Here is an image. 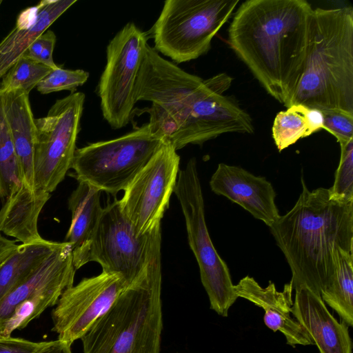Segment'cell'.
Here are the masks:
<instances>
[{
    "label": "cell",
    "instance_id": "cell-1",
    "mask_svg": "<svg viewBox=\"0 0 353 353\" xmlns=\"http://www.w3.org/2000/svg\"><path fill=\"white\" fill-rule=\"evenodd\" d=\"M232 78L219 73L205 80L163 58L148 44L135 83L138 101L152 103L149 123L176 150L230 132H254L252 119L223 93Z\"/></svg>",
    "mask_w": 353,
    "mask_h": 353
},
{
    "label": "cell",
    "instance_id": "cell-2",
    "mask_svg": "<svg viewBox=\"0 0 353 353\" xmlns=\"http://www.w3.org/2000/svg\"><path fill=\"white\" fill-rule=\"evenodd\" d=\"M313 10L305 0H247L228 28L231 49L286 108L303 71Z\"/></svg>",
    "mask_w": 353,
    "mask_h": 353
},
{
    "label": "cell",
    "instance_id": "cell-3",
    "mask_svg": "<svg viewBox=\"0 0 353 353\" xmlns=\"http://www.w3.org/2000/svg\"><path fill=\"white\" fill-rule=\"evenodd\" d=\"M302 192L294 205L270 228L290 268L292 290L305 286L321 296L332 277L337 248L353 253V201L332 200L329 190Z\"/></svg>",
    "mask_w": 353,
    "mask_h": 353
},
{
    "label": "cell",
    "instance_id": "cell-4",
    "mask_svg": "<svg viewBox=\"0 0 353 353\" xmlns=\"http://www.w3.org/2000/svg\"><path fill=\"white\" fill-rule=\"evenodd\" d=\"M293 105L353 115L352 7L314 9L303 71L288 107Z\"/></svg>",
    "mask_w": 353,
    "mask_h": 353
},
{
    "label": "cell",
    "instance_id": "cell-5",
    "mask_svg": "<svg viewBox=\"0 0 353 353\" xmlns=\"http://www.w3.org/2000/svg\"><path fill=\"white\" fill-rule=\"evenodd\" d=\"M161 251L81 337L83 353H159Z\"/></svg>",
    "mask_w": 353,
    "mask_h": 353
},
{
    "label": "cell",
    "instance_id": "cell-6",
    "mask_svg": "<svg viewBox=\"0 0 353 353\" xmlns=\"http://www.w3.org/2000/svg\"><path fill=\"white\" fill-rule=\"evenodd\" d=\"M239 0H167L153 25L154 48L176 63L206 54Z\"/></svg>",
    "mask_w": 353,
    "mask_h": 353
},
{
    "label": "cell",
    "instance_id": "cell-7",
    "mask_svg": "<svg viewBox=\"0 0 353 353\" xmlns=\"http://www.w3.org/2000/svg\"><path fill=\"white\" fill-rule=\"evenodd\" d=\"M163 143L148 122L118 138L76 149L71 168L79 182L115 196L127 188Z\"/></svg>",
    "mask_w": 353,
    "mask_h": 353
},
{
    "label": "cell",
    "instance_id": "cell-8",
    "mask_svg": "<svg viewBox=\"0 0 353 353\" xmlns=\"http://www.w3.org/2000/svg\"><path fill=\"white\" fill-rule=\"evenodd\" d=\"M174 192L182 210L188 243L198 263L210 309L226 317L239 297L228 267L217 253L208 233L201 185L194 158L179 170Z\"/></svg>",
    "mask_w": 353,
    "mask_h": 353
},
{
    "label": "cell",
    "instance_id": "cell-9",
    "mask_svg": "<svg viewBox=\"0 0 353 353\" xmlns=\"http://www.w3.org/2000/svg\"><path fill=\"white\" fill-rule=\"evenodd\" d=\"M85 94L57 99L47 115L34 119V189L51 193L72 167L81 130Z\"/></svg>",
    "mask_w": 353,
    "mask_h": 353
},
{
    "label": "cell",
    "instance_id": "cell-10",
    "mask_svg": "<svg viewBox=\"0 0 353 353\" xmlns=\"http://www.w3.org/2000/svg\"><path fill=\"white\" fill-rule=\"evenodd\" d=\"M161 226L139 235L115 197L103 208L88 261L99 263L103 272L119 274L128 287L161 251Z\"/></svg>",
    "mask_w": 353,
    "mask_h": 353
},
{
    "label": "cell",
    "instance_id": "cell-11",
    "mask_svg": "<svg viewBox=\"0 0 353 353\" xmlns=\"http://www.w3.org/2000/svg\"><path fill=\"white\" fill-rule=\"evenodd\" d=\"M146 33L128 22L110 40L97 85L103 117L112 129L130 121L137 103L135 83L146 46Z\"/></svg>",
    "mask_w": 353,
    "mask_h": 353
},
{
    "label": "cell",
    "instance_id": "cell-12",
    "mask_svg": "<svg viewBox=\"0 0 353 353\" xmlns=\"http://www.w3.org/2000/svg\"><path fill=\"white\" fill-rule=\"evenodd\" d=\"M179 164L176 150L164 142L124 190L120 206L139 235L161 226L176 183Z\"/></svg>",
    "mask_w": 353,
    "mask_h": 353
},
{
    "label": "cell",
    "instance_id": "cell-13",
    "mask_svg": "<svg viewBox=\"0 0 353 353\" xmlns=\"http://www.w3.org/2000/svg\"><path fill=\"white\" fill-rule=\"evenodd\" d=\"M127 288L121 276L102 272L67 288L52 311V330L72 345L81 339Z\"/></svg>",
    "mask_w": 353,
    "mask_h": 353
},
{
    "label": "cell",
    "instance_id": "cell-14",
    "mask_svg": "<svg viewBox=\"0 0 353 353\" xmlns=\"http://www.w3.org/2000/svg\"><path fill=\"white\" fill-rule=\"evenodd\" d=\"M210 187L215 194L239 204L269 227L280 216L271 183L239 166L219 163L210 179Z\"/></svg>",
    "mask_w": 353,
    "mask_h": 353
},
{
    "label": "cell",
    "instance_id": "cell-15",
    "mask_svg": "<svg viewBox=\"0 0 353 353\" xmlns=\"http://www.w3.org/2000/svg\"><path fill=\"white\" fill-rule=\"evenodd\" d=\"M234 290L238 297L263 309L265 325L274 332L283 333L287 344L293 347L296 345H314L306 330L291 316L293 290L290 283L279 292L271 281L266 288H262L252 277L246 276L234 285Z\"/></svg>",
    "mask_w": 353,
    "mask_h": 353
},
{
    "label": "cell",
    "instance_id": "cell-16",
    "mask_svg": "<svg viewBox=\"0 0 353 353\" xmlns=\"http://www.w3.org/2000/svg\"><path fill=\"white\" fill-rule=\"evenodd\" d=\"M295 290L291 314L302 325L319 353H352L349 327L330 314L321 297L305 286Z\"/></svg>",
    "mask_w": 353,
    "mask_h": 353
},
{
    "label": "cell",
    "instance_id": "cell-17",
    "mask_svg": "<svg viewBox=\"0 0 353 353\" xmlns=\"http://www.w3.org/2000/svg\"><path fill=\"white\" fill-rule=\"evenodd\" d=\"M76 1L43 0L20 12L14 28L0 42V79L31 43Z\"/></svg>",
    "mask_w": 353,
    "mask_h": 353
},
{
    "label": "cell",
    "instance_id": "cell-18",
    "mask_svg": "<svg viewBox=\"0 0 353 353\" xmlns=\"http://www.w3.org/2000/svg\"><path fill=\"white\" fill-rule=\"evenodd\" d=\"M76 270L71 245L61 242L36 270L0 300V323L8 319L19 304L41 290L56 285L72 286Z\"/></svg>",
    "mask_w": 353,
    "mask_h": 353
},
{
    "label": "cell",
    "instance_id": "cell-19",
    "mask_svg": "<svg viewBox=\"0 0 353 353\" xmlns=\"http://www.w3.org/2000/svg\"><path fill=\"white\" fill-rule=\"evenodd\" d=\"M101 192L88 183L79 182L68 199L72 221L65 241L72 246L76 270L88 263L90 246L103 210L100 202Z\"/></svg>",
    "mask_w": 353,
    "mask_h": 353
},
{
    "label": "cell",
    "instance_id": "cell-20",
    "mask_svg": "<svg viewBox=\"0 0 353 353\" xmlns=\"http://www.w3.org/2000/svg\"><path fill=\"white\" fill-rule=\"evenodd\" d=\"M1 94L4 113L14 146L22 184L34 190V147L36 128L29 94L19 90Z\"/></svg>",
    "mask_w": 353,
    "mask_h": 353
},
{
    "label": "cell",
    "instance_id": "cell-21",
    "mask_svg": "<svg viewBox=\"0 0 353 353\" xmlns=\"http://www.w3.org/2000/svg\"><path fill=\"white\" fill-rule=\"evenodd\" d=\"M50 198V193L34 191L21 184L3 201L0 210V232L21 243L42 240L38 231V219Z\"/></svg>",
    "mask_w": 353,
    "mask_h": 353
},
{
    "label": "cell",
    "instance_id": "cell-22",
    "mask_svg": "<svg viewBox=\"0 0 353 353\" xmlns=\"http://www.w3.org/2000/svg\"><path fill=\"white\" fill-rule=\"evenodd\" d=\"M61 244L43 239L18 245L0 261V300L36 270Z\"/></svg>",
    "mask_w": 353,
    "mask_h": 353
},
{
    "label": "cell",
    "instance_id": "cell-23",
    "mask_svg": "<svg viewBox=\"0 0 353 353\" xmlns=\"http://www.w3.org/2000/svg\"><path fill=\"white\" fill-rule=\"evenodd\" d=\"M334 272L321 293L323 302L339 314L348 327L353 326V253L337 248Z\"/></svg>",
    "mask_w": 353,
    "mask_h": 353
},
{
    "label": "cell",
    "instance_id": "cell-24",
    "mask_svg": "<svg viewBox=\"0 0 353 353\" xmlns=\"http://www.w3.org/2000/svg\"><path fill=\"white\" fill-rule=\"evenodd\" d=\"M67 288L65 285H53L19 304L10 316L0 323V339L11 336L13 331L23 329L48 307L55 305Z\"/></svg>",
    "mask_w": 353,
    "mask_h": 353
},
{
    "label": "cell",
    "instance_id": "cell-25",
    "mask_svg": "<svg viewBox=\"0 0 353 353\" xmlns=\"http://www.w3.org/2000/svg\"><path fill=\"white\" fill-rule=\"evenodd\" d=\"M22 181L10 130L0 92V199L6 200L21 185Z\"/></svg>",
    "mask_w": 353,
    "mask_h": 353
},
{
    "label": "cell",
    "instance_id": "cell-26",
    "mask_svg": "<svg viewBox=\"0 0 353 353\" xmlns=\"http://www.w3.org/2000/svg\"><path fill=\"white\" fill-rule=\"evenodd\" d=\"M306 110L305 106L293 105L276 114L272 134L279 152L299 139L311 135L306 119Z\"/></svg>",
    "mask_w": 353,
    "mask_h": 353
},
{
    "label": "cell",
    "instance_id": "cell-27",
    "mask_svg": "<svg viewBox=\"0 0 353 353\" xmlns=\"http://www.w3.org/2000/svg\"><path fill=\"white\" fill-rule=\"evenodd\" d=\"M52 70L22 56L1 78L0 92L19 90L29 94Z\"/></svg>",
    "mask_w": 353,
    "mask_h": 353
},
{
    "label": "cell",
    "instance_id": "cell-28",
    "mask_svg": "<svg viewBox=\"0 0 353 353\" xmlns=\"http://www.w3.org/2000/svg\"><path fill=\"white\" fill-rule=\"evenodd\" d=\"M341 157L333 185L328 189L332 200L353 201V139L340 145Z\"/></svg>",
    "mask_w": 353,
    "mask_h": 353
},
{
    "label": "cell",
    "instance_id": "cell-29",
    "mask_svg": "<svg viewBox=\"0 0 353 353\" xmlns=\"http://www.w3.org/2000/svg\"><path fill=\"white\" fill-rule=\"evenodd\" d=\"M89 77V73L83 70H68L58 67L52 69L37 85L41 94L68 90L75 92L79 86L83 85Z\"/></svg>",
    "mask_w": 353,
    "mask_h": 353
},
{
    "label": "cell",
    "instance_id": "cell-30",
    "mask_svg": "<svg viewBox=\"0 0 353 353\" xmlns=\"http://www.w3.org/2000/svg\"><path fill=\"white\" fill-rule=\"evenodd\" d=\"M322 112L323 129L334 135L340 145L353 139V115L338 110Z\"/></svg>",
    "mask_w": 353,
    "mask_h": 353
},
{
    "label": "cell",
    "instance_id": "cell-31",
    "mask_svg": "<svg viewBox=\"0 0 353 353\" xmlns=\"http://www.w3.org/2000/svg\"><path fill=\"white\" fill-rule=\"evenodd\" d=\"M55 43V34L52 30H47L31 43L23 56L52 69H56L59 66L52 57Z\"/></svg>",
    "mask_w": 353,
    "mask_h": 353
},
{
    "label": "cell",
    "instance_id": "cell-32",
    "mask_svg": "<svg viewBox=\"0 0 353 353\" xmlns=\"http://www.w3.org/2000/svg\"><path fill=\"white\" fill-rule=\"evenodd\" d=\"M44 342H34L21 338L0 339V353H34Z\"/></svg>",
    "mask_w": 353,
    "mask_h": 353
},
{
    "label": "cell",
    "instance_id": "cell-33",
    "mask_svg": "<svg viewBox=\"0 0 353 353\" xmlns=\"http://www.w3.org/2000/svg\"><path fill=\"white\" fill-rule=\"evenodd\" d=\"M70 343L57 339L51 341H45L43 345L34 353H72Z\"/></svg>",
    "mask_w": 353,
    "mask_h": 353
},
{
    "label": "cell",
    "instance_id": "cell-34",
    "mask_svg": "<svg viewBox=\"0 0 353 353\" xmlns=\"http://www.w3.org/2000/svg\"><path fill=\"white\" fill-rule=\"evenodd\" d=\"M306 119L311 134L323 129L324 117L322 111L307 108Z\"/></svg>",
    "mask_w": 353,
    "mask_h": 353
},
{
    "label": "cell",
    "instance_id": "cell-35",
    "mask_svg": "<svg viewBox=\"0 0 353 353\" xmlns=\"http://www.w3.org/2000/svg\"><path fill=\"white\" fill-rule=\"evenodd\" d=\"M17 246L16 241L6 238L0 232V261L9 255Z\"/></svg>",
    "mask_w": 353,
    "mask_h": 353
},
{
    "label": "cell",
    "instance_id": "cell-36",
    "mask_svg": "<svg viewBox=\"0 0 353 353\" xmlns=\"http://www.w3.org/2000/svg\"><path fill=\"white\" fill-rule=\"evenodd\" d=\"M1 3H2V1H1V0H0V5H1Z\"/></svg>",
    "mask_w": 353,
    "mask_h": 353
}]
</instances>
